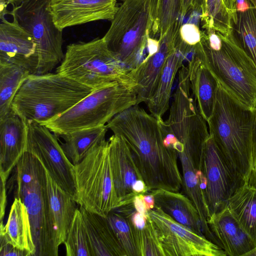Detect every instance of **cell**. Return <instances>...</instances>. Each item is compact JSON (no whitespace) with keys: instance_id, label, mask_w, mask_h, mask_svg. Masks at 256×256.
I'll list each match as a JSON object with an SVG mask.
<instances>
[{"instance_id":"obj_1","label":"cell","mask_w":256,"mask_h":256,"mask_svg":"<svg viewBox=\"0 0 256 256\" xmlns=\"http://www.w3.org/2000/svg\"><path fill=\"white\" fill-rule=\"evenodd\" d=\"M162 120L136 104L116 114L106 124L128 144L148 193L156 189L178 192L182 187L178 154L164 144Z\"/></svg>"},{"instance_id":"obj_2","label":"cell","mask_w":256,"mask_h":256,"mask_svg":"<svg viewBox=\"0 0 256 256\" xmlns=\"http://www.w3.org/2000/svg\"><path fill=\"white\" fill-rule=\"evenodd\" d=\"M194 53L230 94L256 110V68L232 32L224 36L212 29L202 31Z\"/></svg>"},{"instance_id":"obj_3","label":"cell","mask_w":256,"mask_h":256,"mask_svg":"<svg viewBox=\"0 0 256 256\" xmlns=\"http://www.w3.org/2000/svg\"><path fill=\"white\" fill-rule=\"evenodd\" d=\"M94 90L58 73L30 74L12 109L26 122L44 124L65 112Z\"/></svg>"},{"instance_id":"obj_4","label":"cell","mask_w":256,"mask_h":256,"mask_svg":"<svg viewBox=\"0 0 256 256\" xmlns=\"http://www.w3.org/2000/svg\"><path fill=\"white\" fill-rule=\"evenodd\" d=\"M255 111L219 83L215 106L206 122L210 135L246 182L252 168L251 136Z\"/></svg>"},{"instance_id":"obj_5","label":"cell","mask_w":256,"mask_h":256,"mask_svg":"<svg viewBox=\"0 0 256 256\" xmlns=\"http://www.w3.org/2000/svg\"><path fill=\"white\" fill-rule=\"evenodd\" d=\"M136 86L130 74L94 90L68 110L42 125L58 137L106 125L116 114L137 104Z\"/></svg>"},{"instance_id":"obj_6","label":"cell","mask_w":256,"mask_h":256,"mask_svg":"<svg viewBox=\"0 0 256 256\" xmlns=\"http://www.w3.org/2000/svg\"><path fill=\"white\" fill-rule=\"evenodd\" d=\"M14 170L15 196L28 210L34 256H57L59 246L48 216L46 169L37 157L25 152Z\"/></svg>"},{"instance_id":"obj_7","label":"cell","mask_w":256,"mask_h":256,"mask_svg":"<svg viewBox=\"0 0 256 256\" xmlns=\"http://www.w3.org/2000/svg\"><path fill=\"white\" fill-rule=\"evenodd\" d=\"M102 37L109 49L128 69L144 60L153 32L156 0H122Z\"/></svg>"},{"instance_id":"obj_8","label":"cell","mask_w":256,"mask_h":256,"mask_svg":"<svg viewBox=\"0 0 256 256\" xmlns=\"http://www.w3.org/2000/svg\"><path fill=\"white\" fill-rule=\"evenodd\" d=\"M127 68L103 38L67 46L56 72L96 90L130 76Z\"/></svg>"},{"instance_id":"obj_9","label":"cell","mask_w":256,"mask_h":256,"mask_svg":"<svg viewBox=\"0 0 256 256\" xmlns=\"http://www.w3.org/2000/svg\"><path fill=\"white\" fill-rule=\"evenodd\" d=\"M76 200L80 206L106 217L120 206L113 181L108 152L104 140L74 165Z\"/></svg>"},{"instance_id":"obj_10","label":"cell","mask_w":256,"mask_h":256,"mask_svg":"<svg viewBox=\"0 0 256 256\" xmlns=\"http://www.w3.org/2000/svg\"><path fill=\"white\" fill-rule=\"evenodd\" d=\"M50 2V0H25L18 6H12L11 11L36 42L38 74L50 72L62 62L64 55L62 30L54 23Z\"/></svg>"},{"instance_id":"obj_11","label":"cell","mask_w":256,"mask_h":256,"mask_svg":"<svg viewBox=\"0 0 256 256\" xmlns=\"http://www.w3.org/2000/svg\"><path fill=\"white\" fill-rule=\"evenodd\" d=\"M202 162L206 180L204 194L210 218L226 208L229 200L246 182L228 162L210 135L204 147Z\"/></svg>"},{"instance_id":"obj_12","label":"cell","mask_w":256,"mask_h":256,"mask_svg":"<svg viewBox=\"0 0 256 256\" xmlns=\"http://www.w3.org/2000/svg\"><path fill=\"white\" fill-rule=\"evenodd\" d=\"M163 256H226L219 246L154 206L148 212Z\"/></svg>"},{"instance_id":"obj_13","label":"cell","mask_w":256,"mask_h":256,"mask_svg":"<svg viewBox=\"0 0 256 256\" xmlns=\"http://www.w3.org/2000/svg\"><path fill=\"white\" fill-rule=\"evenodd\" d=\"M26 122V152L37 157L54 180L76 200L74 165L64 152L58 136L44 125L34 121Z\"/></svg>"},{"instance_id":"obj_14","label":"cell","mask_w":256,"mask_h":256,"mask_svg":"<svg viewBox=\"0 0 256 256\" xmlns=\"http://www.w3.org/2000/svg\"><path fill=\"white\" fill-rule=\"evenodd\" d=\"M182 25L181 19L176 20L160 36L158 50L147 55L136 68L130 70V75L136 84V104L146 103L154 92L166 62L176 47Z\"/></svg>"},{"instance_id":"obj_15","label":"cell","mask_w":256,"mask_h":256,"mask_svg":"<svg viewBox=\"0 0 256 256\" xmlns=\"http://www.w3.org/2000/svg\"><path fill=\"white\" fill-rule=\"evenodd\" d=\"M10 14L12 21L0 20V65H16L30 74H36L38 58L36 42L11 11Z\"/></svg>"},{"instance_id":"obj_16","label":"cell","mask_w":256,"mask_h":256,"mask_svg":"<svg viewBox=\"0 0 256 256\" xmlns=\"http://www.w3.org/2000/svg\"><path fill=\"white\" fill-rule=\"evenodd\" d=\"M116 0H50V12L55 25L63 30L90 22L111 21L118 9Z\"/></svg>"},{"instance_id":"obj_17","label":"cell","mask_w":256,"mask_h":256,"mask_svg":"<svg viewBox=\"0 0 256 256\" xmlns=\"http://www.w3.org/2000/svg\"><path fill=\"white\" fill-rule=\"evenodd\" d=\"M108 142L112 173L120 206L127 204L132 202L136 196L133 191L134 183L142 178L123 137L114 134Z\"/></svg>"},{"instance_id":"obj_18","label":"cell","mask_w":256,"mask_h":256,"mask_svg":"<svg viewBox=\"0 0 256 256\" xmlns=\"http://www.w3.org/2000/svg\"><path fill=\"white\" fill-rule=\"evenodd\" d=\"M207 222L217 245L226 256H248L256 248L228 206L210 216Z\"/></svg>"},{"instance_id":"obj_19","label":"cell","mask_w":256,"mask_h":256,"mask_svg":"<svg viewBox=\"0 0 256 256\" xmlns=\"http://www.w3.org/2000/svg\"><path fill=\"white\" fill-rule=\"evenodd\" d=\"M26 122L12 110L0 119V176L7 181L19 159L26 152Z\"/></svg>"},{"instance_id":"obj_20","label":"cell","mask_w":256,"mask_h":256,"mask_svg":"<svg viewBox=\"0 0 256 256\" xmlns=\"http://www.w3.org/2000/svg\"><path fill=\"white\" fill-rule=\"evenodd\" d=\"M194 46L184 42L179 37L176 47L168 58L152 96L146 103L151 114L159 120L170 108L172 88L177 74L193 52Z\"/></svg>"},{"instance_id":"obj_21","label":"cell","mask_w":256,"mask_h":256,"mask_svg":"<svg viewBox=\"0 0 256 256\" xmlns=\"http://www.w3.org/2000/svg\"><path fill=\"white\" fill-rule=\"evenodd\" d=\"M187 60L191 90L200 113L207 122L215 106L219 82L194 51Z\"/></svg>"},{"instance_id":"obj_22","label":"cell","mask_w":256,"mask_h":256,"mask_svg":"<svg viewBox=\"0 0 256 256\" xmlns=\"http://www.w3.org/2000/svg\"><path fill=\"white\" fill-rule=\"evenodd\" d=\"M46 171L48 216L60 246L66 240L78 204L74 197L62 190Z\"/></svg>"},{"instance_id":"obj_23","label":"cell","mask_w":256,"mask_h":256,"mask_svg":"<svg viewBox=\"0 0 256 256\" xmlns=\"http://www.w3.org/2000/svg\"><path fill=\"white\" fill-rule=\"evenodd\" d=\"M149 193L154 196V206L159 208L178 222L206 238L198 211L186 194L164 189L154 190Z\"/></svg>"},{"instance_id":"obj_24","label":"cell","mask_w":256,"mask_h":256,"mask_svg":"<svg viewBox=\"0 0 256 256\" xmlns=\"http://www.w3.org/2000/svg\"><path fill=\"white\" fill-rule=\"evenodd\" d=\"M93 256H126L106 217L80 206Z\"/></svg>"},{"instance_id":"obj_25","label":"cell","mask_w":256,"mask_h":256,"mask_svg":"<svg viewBox=\"0 0 256 256\" xmlns=\"http://www.w3.org/2000/svg\"><path fill=\"white\" fill-rule=\"evenodd\" d=\"M0 234L14 246L34 256L36 248L28 210L17 197H14L6 224L4 225L3 221L0 222Z\"/></svg>"},{"instance_id":"obj_26","label":"cell","mask_w":256,"mask_h":256,"mask_svg":"<svg viewBox=\"0 0 256 256\" xmlns=\"http://www.w3.org/2000/svg\"><path fill=\"white\" fill-rule=\"evenodd\" d=\"M106 125L74 131L60 136V146L74 165L78 164L96 146L106 140Z\"/></svg>"},{"instance_id":"obj_27","label":"cell","mask_w":256,"mask_h":256,"mask_svg":"<svg viewBox=\"0 0 256 256\" xmlns=\"http://www.w3.org/2000/svg\"><path fill=\"white\" fill-rule=\"evenodd\" d=\"M228 207L256 246V190L246 184L229 200Z\"/></svg>"},{"instance_id":"obj_28","label":"cell","mask_w":256,"mask_h":256,"mask_svg":"<svg viewBox=\"0 0 256 256\" xmlns=\"http://www.w3.org/2000/svg\"><path fill=\"white\" fill-rule=\"evenodd\" d=\"M236 21L232 23V34L256 68V8L252 4L246 10L236 12Z\"/></svg>"},{"instance_id":"obj_29","label":"cell","mask_w":256,"mask_h":256,"mask_svg":"<svg viewBox=\"0 0 256 256\" xmlns=\"http://www.w3.org/2000/svg\"><path fill=\"white\" fill-rule=\"evenodd\" d=\"M30 74L16 65H0V119L12 110V102L17 92Z\"/></svg>"},{"instance_id":"obj_30","label":"cell","mask_w":256,"mask_h":256,"mask_svg":"<svg viewBox=\"0 0 256 256\" xmlns=\"http://www.w3.org/2000/svg\"><path fill=\"white\" fill-rule=\"evenodd\" d=\"M200 18L205 30L212 29L224 36L232 32V18L223 0H204Z\"/></svg>"},{"instance_id":"obj_31","label":"cell","mask_w":256,"mask_h":256,"mask_svg":"<svg viewBox=\"0 0 256 256\" xmlns=\"http://www.w3.org/2000/svg\"><path fill=\"white\" fill-rule=\"evenodd\" d=\"M66 256H93L82 213L76 210L64 243Z\"/></svg>"},{"instance_id":"obj_32","label":"cell","mask_w":256,"mask_h":256,"mask_svg":"<svg viewBox=\"0 0 256 256\" xmlns=\"http://www.w3.org/2000/svg\"><path fill=\"white\" fill-rule=\"evenodd\" d=\"M106 218L122 245L126 256H138L128 217L113 210L108 213Z\"/></svg>"},{"instance_id":"obj_33","label":"cell","mask_w":256,"mask_h":256,"mask_svg":"<svg viewBox=\"0 0 256 256\" xmlns=\"http://www.w3.org/2000/svg\"><path fill=\"white\" fill-rule=\"evenodd\" d=\"M182 0H156L154 34L163 36L180 18Z\"/></svg>"},{"instance_id":"obj_34","label":"cell","mask_w":256,"mask_h":256,"mask_svg":"<svg viewBox=\"0 0 256 256\" xmlns=\"http://www.w3.org/2000/svg\"><path fill=\"white\" fill-rule=\"evenodd\" d=\"M180 36V39L186 44L194 46L200 42L202 31L197 25L187 23L181 26Z\"/></svg>"},{"instance_id":"obj_35","label":"cell","mask_w":256,"mask_h":256,"mask_svg":"<svg viewBox=\"0 0 256 256\" xmlns=\"http://www.w3.org/2000/svg\"><path fill=\"white\" fill-rule=\"evenodd\" d=\"M0 256H31L28 252L21 250L8 242L2 234H0Z\"/></svg>"},{"instance_id":"obj_36","label":"cell","mask_w":256,"mask_h":256,"mask_svg":"<svg viewBox=\"0 0 256 256\" xmlns=\"http://www.w3.org/2000/svg\"><path fill=\"white\" fill-rule=\"evenodd\" d=\"M204 0H182L180 13L182 20L190 12L194 11L200 15L204 5Z\"/></svg>"},{"instance_id":"obj_37","label":"cell","mask_w":256,"mask_h":256,"mask_svg":"<svg viewBox=\"0 0 256 256\" xmlns=\"http://www.w3.org/2000/svg\"><path fill=\"white\" fill-rule=\"evenodd\" d=\"M6 181L0 180V222L3 221L6 206Z\"/></svg>"},{"instance_id":"obj_38","label":"cell","mask_w":256,"mask_h":256,"mask_svg":"<svg viewBox=\"0 0 256 256\" xmlns=\"http://www.w3.org/2000/svg\"><path fill=\"white\" fill-rule=\"evenodd\" d=\"M144 194L136 195L133 200L134 206L136 210L145 216L148 215V210L143 198Z\"/></svg>"},{"instance_id":"obj_39","label":"cell","mask_w":256,"mask_h":256,"mask_svg":"<svg viewBox=\"0 0 256 256\" xmlns=\"http://www.w3.org/2000/svg\"><path fill=\"white\" fill-rule=\"evenodd\" d=\"M252 168L256 167V110L255 111L254 120L251 136Z\"/></svg>"},{"instance_id":"obj_40","label":"cell","mask_w":256,"mask_h":256,"mask_svg":"<svg viewBox=\"0 0 256 256\" xmlns=\"http://www.w3.org/2000/svg\"><path fill=\"white\" fill-rule=\"evenodd\" d=\"M224 3L229 10L232 18L234 22H235L236 21L237 16H236V8L235 6V0H223Z\"/></svg>"},{"instance_id":"obj_41","label":"cell","mask_w":256,"mask_h":256,"mask_svg":"<svg viewBox=\"0 0 256 256\" xmlns=\"http://www.w3.org/2000/svg\"><path fill=\"white\" fill-rule=\"evenodd\" d=\"M251 4L248 0H235L236 12H244L250 7Z\"/></svg>"},{"instance_id":"obj_42","label":"cell","mask_w":256,"mask_h":256,"mask_svg":"<svg viewBox=\"0 0 256 256\" xmlns=\"http://www.w3.org/2000/svg\"><path fill=\"white\" fill-rule=\"evenodd\" d=\"M143 198L148 211L153 209L155 206V201L154 196L150 193L143 194Z\"/></svg>"},{"instance_id":"obj_43","label":"cell","mask_w":256,"mask_h":256,"mask_svg":"<svg viewBox=\"0 0 256 256\" xmlns=\"http://www.w3.org/2000/svg\"><path fill=\"white\" fill-rule=\"evenodd\" d=\"M246 184L256 190V167L251 170L246 180Z\"/></svg>"},{"instance_id":"obj_44","label":"cell","mask_w":256,"mask_h":256,"mask_svg":"<svg viewBox=\"0 0 256 256\" xmlns=\"http://www.w3.org/2000/svg\"><path fill=\"white\" fill-rule=\"evenodd\" d=\"M8 4L6 0H0V20L6 18V14H10V11L7 10Z\"/></svg>"},{"instance_id":"obj_45","label":"cell","mask_w":256,"mask_h":256,"mask_svg":"<svg viewBox=\"0 0 256 256\" xmlns=\"http://www.w3.org/2000/svg\"><path fill=\"white\" fill-rule=\"evenodd\" d=\"M8 4H10L12 6H18L25 0H6Z\"/></svg>"},{"instance_id":"obj_46","label":"cell","mask_w":256,"mask_h":256,"mask_svg":"<svg viewBox=\"0 0 256 256\" xmlns=\"http://www.w3.org/2000/svg\"><path fill=\"white\" fill-rule=\"evenodd\" d=\"M248 256H256V248H255V250L252 252Z\"/></svg>"},{"instance_id":"obj_47","label":"cell","mask_w":256,"mask_h":256,"mask_svg":"<svg viewBox=\"0 0 256 256\" xmlns=\"http://www.w3.org/2000/svg\"><path fill=\"white\" fill-rule=\"evenodd\" d=\"M256 8V0H248Z\"/></svg>"}]
</instances>
